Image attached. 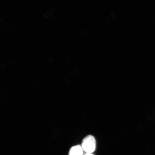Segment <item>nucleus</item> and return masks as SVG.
Listing matches in <instances>:
<instances>
[{"label":"nucleus","instance_id":"1","mask_svg":"<svg viewBox=\"0 0 155 155\" xmlns=\"http://www.w3.org/2000/svg\"><path fill=\"white\" fill-rule=\"evenodd\" d=\"M96 144L94 137L92 135H88L83 139L81 146L84 152L92 153L96 150Z\"/></svg>","mask_w":155,"mask_h":155},{"label":"nucleus","instance_id":"2","mask_svg":"<svg viewBox=\"0 0 155 155\" xmlns=\"http://www.w3.org/2000/svg\"><path fill=\"white\" fill-rule=\"evenodd\" d=\"M83 151L82 146L77 145L73 146L69 150V155H83Z\"/></svg>","mask_w":155,"mask_h":155},{"label":"nucleus","instance_id":"3","mask_svg":"<svg viewBox=\"0 0 155 155\" xmlns=\"http://www.w3.org/2000/svg\"><path fill=\"white\" fill-rule=\"evenodd\" d=\"M84 155H94L92 154V153H86V154H85Z\"/></svg>","mask_w":155,"mask_h":155}]
</instances>
